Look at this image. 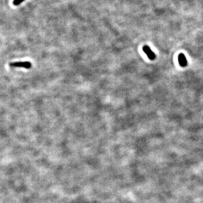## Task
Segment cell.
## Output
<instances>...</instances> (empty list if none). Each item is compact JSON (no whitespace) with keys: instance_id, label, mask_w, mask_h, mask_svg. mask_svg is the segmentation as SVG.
Wrapping results in <instances>:
<instances>
[{"instance_id":"6da1fadb","label":"cell","mask_w":203,"mask_h":203,"mask_svg":"<svg viewBox=\"0 0 203 203\" xmlns=\"http://www.w3.org/2000/svg\"><path fill=\"white\" fill-rule=\"evenodd\" d=\"M10 66L12 67H24L27 69H29L32 66V64L29 62H19L11 63Z\"/></svg>"},{"instance_id":"7a4b0ae2","label":"cell","mask_w":203,"mask_h":203,"mask_svg":"<svg viewBox=\"0 0 203 203\" xmlns=\"http://www.w3.org/2000/svg\"><path fill=\"white\" fill-rule=\"evenodd\" d=\"M143 50L145 52L146 54L150 60H154L156 58V55L155 54V53L151 50L150 47L148 46L147 45L144 46L143 47Z\"/></svg>"},{"instance_id":"3957f363","label":"cell","mask_w":203,"mask_h":203,"mask_svg":"<svg viewBox=\"0 0 203 203\" xmlns=\"http://www.w3.org/2000/svg\"><path fill=\"white\" fill-rule=\"evenodd\" d=\"M178 62L181 67H186L187 65V61L186 59V57L183 54H180L178 56Z\"/></svg>"},{"instance_id":"277c9868","label":"cell","mask_w":203,"mask_h":203,"mask_svg":"<svg viewBox=\"0 0 203 203\" xmlns=\"http://www.w3.org/2000/svg\"><path fill=\"white\" fill-rule=\"evenodd\" d=\"M24 0H14L13 2V4L15 5V6H17L19 4L22 3V2H23Z\"/></svg>"}]
</instances>
